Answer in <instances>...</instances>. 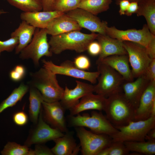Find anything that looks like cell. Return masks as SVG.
Listing matches in <instances>:
<instances>
[{
    "instance_id": "41",
    "label": "cell",
    "mask_w": 155,
    "mask_h": 155,
    "mask_svg": "<svg viewBox=\"0 0 155 155\" xmlns=\"http://www.w3.org/2000/svg\"><path fill=\"white\" fill-rule=\"evenodd\" d=\"M146 49L150 58L151 59L155 58V37L152 39Z\"/></svg>"
},
{
    "instance_id": "11",
    "label": "cell",
    "mask_w": 155,
    "mask_h": 155,
    "mask_svg": "<svg viewBox=\"0 0 155 155\" xmlns=\"http://www.w3.org/2000/svg\"><path fill=\"white\" fill-rule=\"evenodd\" d=\"M106 34L121 42L127 41L139 44L146 48L152 39L155 37L150 31L147 24L142 29H129L126 30L118 29L115 26L106 29Z\"/></svg>"
},
{
    "instance_id": "43",
    "label": "cell",
    "mask_w": 155,
    "mask_h": 155,
    "mask_svg": "<svg viewBox=\"0 0 155 155\" xmlns=\"http://www.w3.org/2000/svg\"><path fill=\"white\" fill-rule=\"evenodd\" d=\"M138 8V3L135 2H130L129 5L126 11L125 15L130 16L137 12Z\"/></svg>"
},
{
    "instance_id": "36",
    "label": "cell",
    "mask_w": 155,
    "mask_h": 155,
    "mask_svg": "<svg viewBox=\"0 0 155 155\" xmlns=\"http://www.w3.org/2000/svg\"><path fill=\"white\" fill-rule=\"evenodd\" d=\"M26 74V69L24 67L21 65L16 66L10 72V79L15 82H19L24 77Z\"/></svg>"
},
{
    "instance_id": "38",
    "label": "cell",
    "mask_w": 155,
    "mask_h": 155,
    "mask_svg": "<svg viewBox=\"0 0 155 155\" xmlns=\"http://www.w3.org/2000/svg\"><path fill=\"white\" fill-rule=\"evenodd\" d=\"M150 82H155V58L152 59L143 75Z\"/></svg>"
},
{
    "instance_id": "37",
    "label": "cell",
    "mask_w": 155,
    "mask_h": 155,
    "mask_svg": "<svg viewBox=\"0 0 155 155\" xmlns=\"http://www.w3.org/2000/svg\"><path fill=\"white\" fill-rule=\"evenodd\" d=\"M13 119L15 123L20 126L25 125L28 121L27 115L23 111H20L15 113L13 115Z\"/></svg>"
},
{
    "instance_id": "14",
    "label": "cell",
    "mask_w": 155,
    "mask_h": 155,
    "mask_svg": "<svg viewBox=\"0 0 155 155\" xmlns=\"http://www.w3.org/2000/svg\"><path fill=\"white\" fill-rule=\"evenodd\" d=\"M42 113L44 121L53 128L62 132L68 131L65 117L66 109L60 101L42 103Z\"/></svg>"
},
{
    "instance_id": "34",
    "label": "cell",
    "mask_w": 155,
    "mask_h": 155,
    "mask_svg": "<svg viewBox=\"0 0 155 155\" xmlns=\"http://www.w3.org/2000/svg\"><path fill=\"white\" fill-rule=\"evenodd\" d=\"M6 13L3 10H0V16ZM18 40L16 37H11L10 38L4 41L0 40V53L3 51L8 52L12 51L18 44Z\"/></svg>"
},
{
    "instance_id": "5",
    "label": "cell",
    "mask_w": 155,
    "mask_h": 155,
    "mask_svg": "<svg viewBox=\"0 0 155 155\" xmlns=\"http://www.w3.org/2000/svg\"><path fill=\"white\" fill-rule=\"evenodd\" d=\"M96 64L99 75L98 83L94 86V92L107 98L121 92L123 85L125 81L122 76L102 62Z\"/></svg>"
},
{
    "instance_id": "8",
    "label": "cell",
    "mask_w": 155,
    "mask_h": 155,
    "mask_svg": "<svg viewBox=\"0 0 155 155\" xmlns=\"http://www.w3.org/2000/svg\"><path fill=\"white\" fill-rule=\"evenodd\" d=\"M75 127L83 155H98L112 142L111 137L108 135L94 133L87 130L83 127Z\"/></svg>"
},
{
    "instance_id": "27",
    "label": "cell",
    "mask_w": 155,
    "mask_h": 155,
    "mask_svg": "<svg viewBox=\"0 0 155 155\" xmlns=\"http://www.w3.org/2000/svg\"><path fill=\"white\" fill-rule=\"evenodd\" d=\"M123 142L130 152L146 155H153L155 154V140Z\"/></svg>"
},
{
    "instance_id": "28",
    "label": "cell",
    "mask_w": 155,
    "mask_h": 155,
    "mask_svg": "<svg viewBox=\"0 0 155 155\" xmlns=\"http://www.w3.org/2000/svg\"><path fill=\"white\" fill-rule=\"evenodd\" d=\"M112 2V0H82L78 8L96 16L107 11Z\"/></svg>"
},
{
    "instance_id": "9",
    "label": "cell",
    "mask_w": 155,
    "mask_h": 155,
    "mask_svg": "<svg viewBox=\"0 0 155 155\" xmlns=\"http://www.w3.org/2000/svg\"><path fill=\"white\" fill-rule=\"evenodd\" d=\"M122 42L128 55L134 78L143 75L152 59L148 55L146 48L135 42L127 41Z\"/></svg>"
},
{
    "instance_id": "26",
    "label": "cell",
    "mask_w": 155,
    "mask_h": 155,
    "mask_svg": "<svg viewBox=\"0 0 155 155\" xmlns=\"http://www.w3.org/2000/svg\"><path fill=\"white\" fill-rule=\"evenodd\" d=\"M136 13L137 16L145 18L150 31L155 35V0H149L138 4Z\"/></svg>"
},
{
    "instance_id": "20",
    "label": "cell",
    "mask_w": 155,
    "mask_h": 155,
    "mask_svg": "<svg viewBox=\"0 0 155 155\" xmlns=\"http://www.w3.org/2000/svg\"><path fill=\"white\" fill-rule=\"evenodd\" d=\"M48 34L56 36L74 31H80L82 28L66 13L53 19L46 28Z\"/></svg>"
},
{
    "instance_id": "22",
    "label": "cell",
    "mask_w": 155,
    "mask_h": 155,
    "mask_svg": "<svg viewBox=\"0 0 155 155\" xmlns=\"http://www.w3.org/2000/svg\"><path fill=\"white\" fill-rule=\"evenodd\" d=\"M99 62L108 65L115 70L122 76L126 82L134 80L127 55L109 56L104 58Z\"/></svg>"
},
{
    "instance_id": "17",
    "label": "cell",
    "mask_w": 155,
    "mask_h": 155,
    "mask_svg": "<svg viewBox=\"0 0 155 155\" xmlns=\"http://www.w3.org/2000/svg\"><path fill=\"white\" fill-rule=\"evenodd\" d=\"M136 78L135 80L124 82L122 87L124 96L135 109L142 95L150 82L144 75Z\"/></svg>"
},
{
    "instance_id": "18",
    "label": "cell",
    "mask_w": 155,
    "mask_h": 155,
    "mask_svg": "<svg viewBox=\"0 0 155 155\" xmlns=\"http://www.w3.org/2000/svg\"><path fill=\"white\" fill-rule=\"evenodd\" d=\"M96 39L101 47V52L96 61V63L109 56L127 55L123 45L122 42L106 34H98Z\"/></svg>"
},
{
    "instance_id": "45",
    "label": "cell",
    "mask_w": 155,
    "mask_h": 155,
    "mask_svg": "<svg viewBox=\"0 0 155 155\" xmlns=\"http://www.w3.org/2000/svg\"><path fill=\"white\" fill-rule=\"evenodd\" d=\"M155 140V127L151 129L147 133L145 140Z\"/></svg>"
},
{
    "instance_id": "7",
    "label": "cell",
    "mask_w": 155,
    "mask_h": 155,
    "mask_svg": "<svg viewBox=\"0 0 155 155\" xmlns=\"http://www.w3.org/2000/svg\"><path fill=\"white\" fill-rule=\"evenodd\" d=\"M46 28H36L31 41L20 53L22 59H30L36 66L39 65V61L43 56L51 57L53 53L50 50Z\"/></svg>"
},
{
    "instance_id": "13",
    "label": "cell",
    "mask_w": 155,
    "mask_h": 155,
    "mask_svg": "<svg viewBox=\"0 0 155 155\" xmlns=\"http://www.w3.org/2000/svg\"><path fill=\"white\" fill-rule=\"evenodd\" d=\"M66 13L82 28L88 30L92 33L106 34V29L108 26L107 22L101 21L96 15L79 8Z\"/></svg>"
},
{
    "instance_id": "19",
    "label": "cell",
    "mask_w": 155,
    "mask_h": 155,
    "mask_svg": "<svg viewBox=\"0 0 155 155\" xmlns=\"http://www.w3.org/2000/svg\"><path fill=\"white\" fill-rule=\"evenodd\" d=\"M64 13L57 11H35L22 13L20 17L36 28H46L49 23L54 18Z\"/></svg>"
},
{
    "instance_id": "42",
    "label": "cell",
    "mask_w": 155,
    "mask_h": 155,
    "mask_svg": "<svg viewBox=\"0 0 155 155\" xmlns=\"http://www.w3.org/2000/svg\"><path fill=\"white\" fill-rule=\"evenodd\" d=\"M130 2L127 0H121L117 2V3L119 5V13L120 15H123L128 7Z\"/></svg>"
},
{
    "instance_id": "30",
    "label": "cell",
    "mask_w": 155,
    "mask_h": 155,
    "mask_svg": "<svg viewBox=\"0 0 155 155\" xmlns=\"http://www.w3.org/2000/svg\"><path fill=\"white\" fill-rule=\"evenodd\" d=\"M11 5L24 12L42 10L41 0H6Z\"/></svg>"
},
{
    "instance_id": "40",
    "label": "cell",
    "mask_w": 155,
    "mask_h": 155,
    "mask_svg": "<svg viewBox=\"0 0 155 155\" xmlns=\"http://www.w3.org/2000/svg\"><path fill=\"white\" fill-rule=\"evenodd\" d=\"M87 51L91 55L96 56L100 54L101 51V47L97 41L94 40L89 44Z\"/></svg>"
},
{
    "instance_id": "29",
    "label": "cell",
    "mask_w": 155,
    "mask_h": 155,
    "mask_svg": "<svg viewBox=\"0 0 155 155\" xmlns=\"http://www.w3.org/2000/svg\"><path fill=\"white\" fill-rule=\"evenodd\" d=\"M29 86L23 83L15 88L11 94L0 104V114L7 108L11 107L20 101L27 92Z\"/></svg>"
},
{
    "instance_id": "31",
    "label": "cell",
    "mask_w": 155,
    "mask_h": 155,
    "mask_svg": "<svg viewBox=\"0 0 155 155\" xmlns=\"http://www.w3.org/2000/svg\"><path fill=\"white\" fill-rule=\"evenodd\" d=\"M1 154L2 155H34L33 150L29 147L13 142H8Z\"/></svg>"
},
{
    "instance_id": "2",
    "label": "cell",
    "mask_w": 155,
    "mask_h": 155,
    "mask_svg": "<svg viewBox=\"0 0 155 155\" xmlns=\"http://www.w3.org/2000/svg\"><path fill=\"white\" fill-rule=\"evenodd\" d=\"M135 111L122 91L107 98L104 110L106 117L115 127L124 126L134 121Z\"/></svg>"
},
{
    "instance_id": "12",
    "label": "cell",
    "mask_w": 155,
    "mask_h": 155,
    "mask_svg": "<svg viewBox=\"0 0 155 155\" xmlns=\"http://www.w3.org/2000/svg\"><path fill=\"white\" fill-rule=\"evenodd\" d=\"M35 125L36 126L31 130L24 144L29 147L33 144H42L49 141L53 140L64 135L59 130L50 126L44 121L42 108L38 122Z\"/></svg>"
},
{
    "instance_id": "6",
    "label": "cell",
    "mask_w": 155,
    "mask_h": 155,
    "mask_svg": "<svg viewBox=\"0 0 155 155\" xmlns=\"http://www.w3.org/2000/svg\"><path fill=\"white\" fill-rule=\"evenodd\" d=\"M118 130L111 137L113 141H144L148 132L155 127V116L145 120L132 121L127 125L115 127Z\"/></svg>"
},
{
    "instance_id": "25",
    "label": "cell",
    "mask_w": 155,
    "mask_h": 155,
    "mask_svg": "<svg viewBox=\"0 0 155 155\" xmlns=\"http://www.w3.org/2000/svg\"><path fill=\"white\" fill-rule=\"evenodd\" d=\"M29 92V115L31 121L35 125L38 122L44 100L40 92L36 88L30 86Z\"/></svg>"
},
{
    "instance_id": "10",
    "label": "cell",
    "mask_w": 155,
    "mask_h": 155,
    "mask_svg": "<svg viewBox=\"0 0 155 155\" xmlns=\"http://www.w3.org/2000/svg\"><path fill=\"white\" fill-rule=\"evenodd\" d=\"M43 67L53 73L63 75L88 81L92 84L96 83L99 72H89L80 69L74 65L73 61L69 60L62 62L59 65L55 64L51 61L42 60Z\"/></svg>"
},
{
    "instance_id": "35",
    "label": "cell",
    "mask_w": 155,
    "mask_h": 155,
    "mask_svg": "<svg viewBox=\"0 0 155 155\" xmlns=\"http://www.w3.org/2000/svg\"><path fill=\"white\" fill-rule=\"evenodd\" d=\"M75 66L79 69L84 71L88 70L91 66L90 61L86 55H81L75 57L73 61Z\"/></svg>"
},
{
    "instance_id": "16",
    "label": "cell",
    "mask_w": 155,
    "mask_h": 155,
    "mask_svg": "<svg viewBox=\"0 0 155 155\" xmlns=\"http://www.w3.org/2000/svg\"><path fill=\"white\" fill-rule=\"evenodd\" d=\"M76 86L73 89L67 86L64 89L62 97L60 101L66 109H69L78 103L79 99L85 96L94 92V86L76 80Z\"/></svg>"
},
{
    "instance_id": "39",
    "label": "cell",
    "mask_w": 155,
    "mask_h": 155,
    "mask_svg": "<svg viewBox=\"0 0 155 155\" xmlns=\"http://www.w3.org/2000/svg\"><path fill=\"white\" fill-rule=\"evenodd\" d=\"M33 150L34 155H53L51 149L41 144H36Z\"/></svg>"
},
{
    "instance_id": "4",
    "label": "cell",
    "mask_w": 155,
    "mask_h": 155,
    "mask_svg": "<svg viewBox=\"0 0 155 155\" xmlns=\"http://www.w3.org/2000/svg\"><path fill=\"white\" fill-rule=\"evenodd\" d=\"M69 118L71 126L88 127L96 133L105 134L111 137L118 131L101 112L94 111L91 115L87 113L82 115L78 114L75 116L69 115Z\"/></svg>"
},
{
    "instance_id": "32",
    "label": "cell",
    "mask_w": 155,
    "mask_h": 155,
    "mask_svg": "<svg viewBox=\"0 0 155 155\" xmlns=\"http://www.w3.org/2000/svg\"><path fill=\"white\" fill-rule=\"evenodd\" d=\"M129 152L123 142L112 141L109 146L100 151L98 155H127Z\"/></svg>"
},
{
    "instance_id": "47",
    "label": "cell",
    "mask_w": 155,
    "mask_h": 155,
    "mask_svg": "<svg viewBox=\"0 0 155 155\" xmlns=\"http://www.w3.org/2000/svg\"><path fill=\"white\" fill-rule=\"evenodd\" d=\"M1 53H0V55Z\"/></svg>"
},
{
    "instance_id": "23",
    "label": "cell",
    "mask_w": 155,
    "mask_h": 155,
    "mask_svg": "<svg viewBox=\"0 0 155 155\" xmlns=\"http://www.w3.org/2000/svg\"><path fill=\"white\" fill-rule=\"evenodd\" d=\"M53 141L55 145L51 150L54 155H75L80 150V145H77L72 134L68 131Z\"/></svg>"
},
{
    "instance_id": "1",
    "label": "cell",
    "mask_w": 155,
    "mask_h": 155,
    "mask_svg": "<svg viewBox=\"0 0 155 155\" xmlns=\"http://www.w3.org/2000/svg\"><path fill=\"white\" fill-rule=\"evenodd\" d=\"M98 35L95 33L88 34L74 31L51 36L49 41L50 50L56 55L67 50L82 53L87 51L89 44L96 39Z\"/></svg>"
},
{
    "instance_id": "33",
    "label": "cell",
    "mask_w": 155,
    "mask_h": 155,
    "mask_svg": "<svg viewBox=\"0 0 155 155\" xmlns=\"http://www.w3.org/2000/svg\"><path fill=\"white\" fill-rule=\"evenodd\" d=\"M82 0H56L53 10L66 13L79 7Z\"/></svg>"
},
{
    "instance_id": "15",
    "label": "cell",
    "mask_w": 155,
    "mask_h": 155,
    "mask_svg": "<svg viewBox=\"0 0 155 155\" xmlns=\"http://www.w3.org/2000/svg\"><path fill=\"white\" fill-rule=\"evenodd\" d=\"M155 116V82H150L144 92L135 109L134 121Z\"/></svg>"
},
{
    "instance_id": "24",
    "label": "cell",
    "mask_w": 155,
    "mask_h": 155,
    "mask_svg": "<svg viewBox=\"0 0 155 155\" xmlns=\"http://www.w3.org/2000/svg\"><path fill=\"white\" fill-rule=\"evenodd\" d=\"M36 28L22 20L18 27L11 34V37H16L18 43L15 49V53L18 54L30 42Z\"/></svg>"
},
{
    "instance_id": "44",
    "label": "cell",
    "mask_w": 155,
    "mask_h": 155,
    "mask_svg": "<svg viewBox=\"0 0 155 155\" xmlns=\"http://www.w3.org/2000/svg\"><path fill=\"white\" fill-rule=\"evenodd\" d=\"M56 0H41L42 10L51 11L53 10L54 4Z\"/></svg>"
},
{
    "instance_id": "46",
    "label": "cell",
    "mask_w": 155,
    "mask_h": 155,
    "mask_svg": "<svg viewBox=\"0 0 155 155\" xmlns=\"http://www.w3.org/2000/svg\"><path fill=\"white\" fill-rule=\"evenodd\" d=\"M121 0H117L116 2L119 1ZM129 1L130 2H137L138 4H140L142 3H143L149 0H127Z\"/></svg>"
},
{
    "instance_id": "21",
    "label": "cell",
    "mask_w": 155,
    "mask_h": 155,
    "mask_svg": "<svg viewBox=\"0 0 155 155\" xmlns=\"http://www.w3.org/2000/svg\"><path fill=\"white\" fill-rule=\"evenodd\" d=\"M107 102V98L93 93L82 97L76 105L69 109L70 116H74L83 111L89 110L104 111Z\"/></svg>"
},
{
    "instance_id": "3",
    "label": "cell",
    "mask_w": 155,
    "mask_h": 155,
    "mask_svg": "<svg viewBox=\"0 0 155 155\" xmlns=\"http://www.w3.org/2000/svg\"><path fill=\"white\" fill-rule=\"evenodd\" d=\"M30 86L38 89L44 101L49 102L60 101L64 89L59 84L56 75L43 67L38 71L31 73Z\"/></svg>"
}]
</instances>
